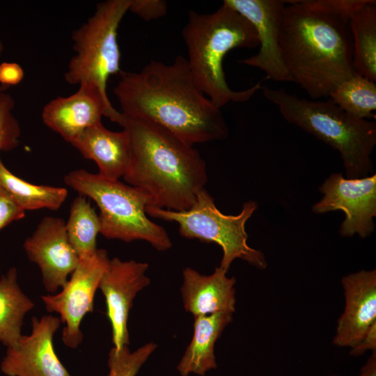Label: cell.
<instances>
[{
    "mask_svg": "<svg viewBox=\"0 0 376 376\" xmlns=\"http://www.w3.org/2000/svg\"><path fill=\"white\" fill-rule=\"evenodd\" d=\"M354 72L376 81V1L365 0L350 19Z\"/></svg>",
    "mask_w": 376,
    "mask_h": 376,
    "instance_id": "ffe728a7",
    "label": "cell"
},
{
    "mask_svg": "<svg viewBox=\"0 0 376 376\" xmlns=\"http://www.w3.org/2000/svg\"><path fill=\"white\" fill-rule=\"evenodd\" d=\"M120 115L109 97L97 87L81 84L73 94L48 102L42 110L41 118L47 127L71 144L86 129L102 123V116L117 123Z\"/></svg>",
    "mask_w": 376,
    "mask_h": 376,
    "instance_id": "7c38bea8",
    "label": "cell"
},
{
    "mask_svg": "<svg viewBox=\"0 0 376 376\" xmlns=\"http://www.w3.org/2000/svg\"><path fill=\"white\" fill-rule=\"evenodd\" d=\"M223 2L245 17L257 34L258 53L239 62L263 70L267 79L280 82L293 81L284 63L280 46L284 1L224 0Z\"/></svg>",
    "mask_w": 376,
    "mask_h": 376,
    "instance_id": "8fae6325",
    "label": "cell"
},
{
    "mask_svg": "<svg viewBox=\"0 0 376 376\" xmlns=\"http://www.w3.org/2000/svg\"><path fill=\"white\" fill-rule=\"evenodd\" d=\"M15 100L7 91L0 92V152L16 148L19 144L21 127L13 115Z\"/></svg>",
    "mask_w": 376,
    "mask_h": 376,
    "instance_id": "484cf974",
    "label": "cell"
},
{
    "mask_svg": "<svg viewBox=\"0 0 376 376\" xmlns=\"http://www.w3.org/2000/svg\"><path fill=\"white\" fill-rule=\"evenodd\" d=\"M219 266L210 275H203L187 267L182 272L180 288L185 310L194 318L235 311L236 279L228 277Z\"/></svg>",
    "mask_w": 376,
    "mask_h": 376,
    "instance_id": "e0dca14e",
    "label": "cell"
},
{
    "mask_svg": "<svg viewBox=\"0 0 376 376\" xmlns=\"http://www.w3.org/2000/svg\"><path fill=\"white\" fill-rule=\"evenodd\" d=\"M24 77L22 66L15 62L0 63V85L6 87L19 84Z\"/></svg>",
    "mask_w": 376,
    "mask_h": 376,
    "instance_id": "f1b7e54d",
    "label": "cell"
},
{
    "mask_svg": "<svg viewBox=\"0 0 376 376\" xmlns=\"http://www.w3.org/2000/svg\"><path fill=\"white\" fill-rule=\"evenodd\" d=\"M113 93L122 113L155 123L191 145L228 136L221 109L198 88L184 56L169 64L151 61L139 72L121 71Z\"/></svg>",
    "mask_w": 376,
    "mask_h": 376,
    "instance_id": "7a4b0ae2",
    "label": "cell"
},
{
    "mask_svg": "<svg viewBox=\"0 0 376 376\" xmlns=\"http://www.w3.org/2000/svg\"><path fill=\"white\" fill-rule=\"evenodd\" d=\"M3 51H4V45L1 40L0 39V56H1V55L3 54Z\"/></svg>",
    "mask_w": 376,
    "mask_h": 376,
    "instance_id": "1f68e13d",
    "label": "cell"
},
{
    "mask_svg": "<svg viewBox=\"0 0 376 376\" xmlns=\"http://www.w3.org/2000/svg\"><path fill=\"white\" fill-rule=\"evenodd\" d=\"M30 261L39 267L45 290L55 293L67 283L79 258L69 242L61 218L45 217L24 242Z\"/></svg>",
    "mask_w": 376,
    "mask_h": 376,
    "instance_id": "4fadbf2b",
    "label": "cell"
},
{
    "mask_svg": "<svg viewBox=\"0 0 376 376\" xmlns=\"http://www.w3.org/2000/svg\"><path fill=\"white\" fill-rule=\"evenodd\" d=\"M146 263L133 260L110 259L109 267L102 276L99 289L106 302L107 315L111 326L113 347L129 345L128 318L137 294L148 286Z\"/></svg>",
    "mask_w": 376,
    "mask_h": 376,
    "instance_id": "9a60e30c",
    "label": "cell"
},
{
    "mask_svg": "<svg viewBox=\"0 0 376 376\" xmlns=\"http://www.w3.org/2000/svg\"><path fill=\"white\" fill-rule=\"evenodd\" d=\"M334 104L359 118H373L376 110L375 82L354 73L340 83L329 95Z\"/></svg>",
    "mask_w": 376,
    "mask_h": 376,
    "instance_id": "cb8c5ba5",
    "label": "cell"
},
{
    "mask_svg": "<svg viewBox=\"0 0 376 376\" xmlns=\"http://www.w3.org/2000/svg\"><path fill=\"white\" fill-rule=\"evenodd\" d=\"M0 187L23 210H58L68 196L63 187L30 183L13 174L0 156Z\"/></svg>",
    "mask_w": 376,
    "mask_h": 376,
    "instance_id": "7402d4cb",
    "label": "cell"
},
{
    "mask_svg": "<svg viewBox=\"0 0 376 376\" xmlns=\"http://www.w3.org/2000/svg\"><path fill=\"white\" fill-rule=\"evenodd\" d=\"M329 376H339V375H334H334H329Z\"/></svg>",
    "mask_w": 376,
    "mask_h": 376,
    "instance_id": "836d02e7",
    "label": "cell"
},
{
    "mask_svg": "<svg viewBox=\"0 0 376 376\" xmlns=\"http://www.w3.org/2000/svg\"><path fill=\"white\" fill-rule=\"evenodd\" d=\"M24 217L25 211L0 187V230Z\"/></svg>",
    "mask_w": 376,
    "mask_h": 376,
    "instance_id": "83f0119b",
    "label": "cell"
},
{
    "mask_svg": "<svg viewBox=\"0 0 376 376\" xmlns=\"http://www.w3.org/2000/svg\"><path fill=\"white\" fill-rule=\"evenodd\" d=\"M61 320L52 315L32 318L31 333L8 347L0 369L6 376H72L56 355L54 335Z\"/></svg>",
    "mask_w": 376,
    "mask_h": 376,
    "instance_id": "5bb4252c",
    "label": "cell"
},
{
    "mask_svg": "<svg viewBox=\"0 0 376 376\" xmlns=\"http://www.w3.org/2000/svg\"><path fill=\"white\" fill-rule=\"evenodd\" d=\"M65 228L69 242L79 259L89 258L95 253L100 223L86 196L79 195L73 200Z\"/></svg>",
    "mask_w": 376,
    "mask_h": 376,
    "instance_id": "603a6c76",
    "label": "cell"
},
{
    "mask_svg": "<svg viewBox=\"0 0 376 376\" xmlns=\"http://www.w3.org/2000/svg\"><path fill=\"white\" fill-rule=\"evenodd\" d=\"M8 87L0 85V92L8 91Z\"/></svg>",
    "mask_w": 376,
    "mask_h": 376,
    "instance_id": "d6a6232c",
    "label": "cell"
},
{
    "mask_svg": "<svg viewBox=\"0 0 376 376\" xmlns=\"http://www.w3.org/2000/svg\"><path fill=\"white\" fill-rule=\"evenodd\" d=\"M157 345L148 343L134 351L128 345L112 347L109 353L107 376H136L143 364L157 349Z\"/></svg>",
    "mask_w": 376,
    "mask_h": 376,
    "instance_id": "d4e9b609",
    "label": "cell"
},
{
    "mask_svg": "<svg viewBox=\"0 0 376 376\" xmlns=\"http://www.w3.org/2000/svg\"><path fill=\"white\" fill-rule=\"evenodd\" d=\"M376 350V322L367 331L363 338L350 348V354L354 357L363 355L368 351Z\"/></svg>",
    "mask_w": 376,
    "mask_h": 376,
    "instance_id": "f546056e",
    "label": "cell"
},
{
    "mask_svg": "<svg viewBox=\"0 0 376 376\" xmlns=\"http://www.w3.org/2000/svg\"><path fill=\"white\" fill-rule=\"evenodd\" d=\"M109 262L107 251L97 249L92 256L79 259L70 279L58 293L41 297L47 311L58 313L61 322L65 324L62 340L68 347L75 349L82 342L81 322L87 313L93 311L95 295Z\"/></svg>",
    "mask_w": 376,
    "mask_h": 376,
    "instance_id": "9c48e42d",
    "label": "cell"
},
{
    "mask_svg": "<svg viewBox=\"0 0 376 376\" xmlns=\"http://www.w3.org/2000/svg\"><path fill=\"white\" fill-rule=\"evenodd\" d=\"M345 307L338 320L333 344L352 347L376 322V271L362 269L341 280Z\"/></svg>",
    "mask_w": 376,
    "mask_h": 376,
    "instance_id": "2e32d148",
    "label": "cell"
},
{
    "mask_svg": "<svg viewBox=\"0 0 376 376\" xmlns=\"http://www.w3.org/2000/svg\"><path fill=\"white\" fill-rule=\"evenodd\" d=\"M322 198L311 208L319 214L341 210L345 219L339 235L350 237H369L375 230L376 217V174L364 178H347L341 173L330 175L319 187Z\"/></svg>",
    "mask_w": 376,
    "mask_h": 376,
    "instance_id": "30bf717a",
    "label": "cell"
},
{
    "mask_svg": "<svg viewBox=\"0 0 376 376\" xmlns=\"http://www.w3.org/2000/svg\"><path fill=\"white\" fill-rule=\"evenodd\" d=\"M130 0H107L97 4L95 12L71 38L75 54L64 73L71 85L91 84L107 95L109 78L120 70L118 29L129 9Z\"/></svg>",
    "mask_w": 376,
    "mask_h": 376,
    "instance_id": "ba28073f",
    "label": "cell"
},
{
    "mask_svg": "<svg viewBox=\"0 0 376 376\" xmlns=\"http://www.w3.org/2000/svg\"><path fill=\"white\" fill-rule=\"evenodd\" d=\"M71 145L84 158L94 161L103 177L118 180L128 169L130 142L123 129L113 132L100 123L86 129Z\"/></svg>",
    "mask_w": 376,
    "mask_h": 376,
    "instance_id": "ac0fdd59",
    "label": "cell"
},
{
    "mask_svg": "<svg viewBox=\"0 0 376 376\" xmlns=\"http://www.w3.org/2000/svg\"><path fill=\"white\" fill-rule=\"evenodd\" d=\"M233 319L224 313L194 318L191 340L177 365L180 376H204L217 368L215 344Z\"/></svg>",
    "mask_w": 376,
    "mask_h": 376,
    "instance_id": "d6986e66",
    "label": "cell"
},
{
    "mask_svg": "<svg viewBox=\"0 0 376 376\" xmlns=\"http://www.w3.org/2000/svg\"><path fill=\"white\" fill-rule=\"evenodd\" d=\"M359 376H376V350L372 352L371 355L361 366Z\"/></svg>",
    "mask_w": 376,
    "mask_h": 376,
    "instance_id": "4dcf8cb0",
    "label": "cell"
},
{
    "mask_svg": "<svg viewBox=\"0 0 376 376\" xmlns=\"http://www.w3.org/2000/svg\"><path fill=\"white\" fill-rule=\"evenodd\" d=\"M167 10V3L163 0H130L128 11L145 21H151L166 15Z\"/></svg>",
    "mask_w": 376,
    "mask_h": 376,
    "instance_id": "4316f807",
    "label": "cell"
},
{
    "mask_svg": "<svg viewBox=\"0 0 376 376\" xmlns=\"http://www.w3.org/2000/svg\"><path fill=\"white\" fill-rule=\"evenodd\" d=\"M64 182L79 195L96 203L100 208V233L105 237L125 242L144 240L159 251L171 248L166 230L148 217L146 208L150 198L142 189L84 169L69 172Z\"/></svg>",
    "mask_w": 376,
    "mask_h": 376,
    "instance_id": "8992f818",
    "label": "cell"
},
{
    "mask_svg": "<svg viewBox=\"0 0 376 376\" xmlns=\"http://www.w3.org/2000/svg\"><path fill=\"white\" fill-rule=\"evenodd\" d=\"M257 208L258 203L250 200L243 204L238 214H224L215 205L214 198L204 189L198 194L194 205L187 210L172 211L146 207V212L153 218L177 223L179 233L185 238L214 242L220 246L223 254L219 267L228 272L236 259L246 261L259 269L267 267L263 253L247 243L245 225Z\"/></svg>",
    "mask_w": 376,
    "mask_h": 376,
    "instance_id": "52a82bcc",
    "label": "cell"
},
{
    "mask_svg": "<svg viewBox=\"0 0 376 376\" xmlns=\"http://www.w3.org/2000/svg\"><path fill=\"white\" fill-rule=\"evenodd\" d=\"M284 2L280 46L285 66L313 100L328 97L355 73L350 19L365 0Z\"/></svg>",
    "mask_w": 376,
    "mask_h": 376,
    "instance_id": "6da1fadb",
    "label": "cell"
},
{
    "mask_svg": "<svg viewBox=\"0 0 376 376\" xmlns=\"http://www.w3.org/2000/svg\"><path fill=\"white\" fill-rule=\"evenodd\" d=\"M186 58L194 81L219 109L230 102H244L262 86V81L243 91L232 90L225 77V56L236 48L258 47L256 32L241 14L223 2L211 13L191 10L182 31Z\"/></svg>",
    "mask_w": 376,
    "mask_h": 376,
    "instance_id": "277c9868",
    "label": "cell"
},
{
    "mask_svg": "<svg viewBox=\"0 0 376 376\" xmlns=\"http://www.w3.org/2000/svg\"><path fill=\"white\" fill-rule=\"evenodd\" d=\"M117 123L127 132L130 142L124 180L149 196L148 207L190 209L207 182L206 164L198 150L150 120L120 112Z\"/></svg>",
    "mask_w": 376,
    "mask_h": 376,
    "instance_id": "3957f363",
    "label": "cell"
},
{
    "mask_svg": "<svg viewBox=\"0 0 376 376\" xmlns=\"http://www.w3.org/2000/svg\"><path fill=\"white\" fill-rule=\"evenodd\" d=\"M260 90L287 122L339 152L347 178H364L373 172L375 121L351 116L330 99L311 100L265 85H262Z\"/></svg>",
    "mask_w": 376,
    "mask_h": 376,
    "instance_id": "5b68a950",
    "label": "cell"
},
{
    "mask_svg": "<svg viewBox=\"0 0 376 376\" xmlns=\"http://www.w3.org/2000/svg\"><path fill=\"white\" fill-rule=\"evenodd\" d=\"M33 306L17 283L16 268H10L0 278V342L7 348L19 342L23 320Z\"/></svg>",
    "mask_w": 376,
    "mask_h": 376,
    "instance_id": "44dd1931",
    "label": "cell"
}]
</instances>
